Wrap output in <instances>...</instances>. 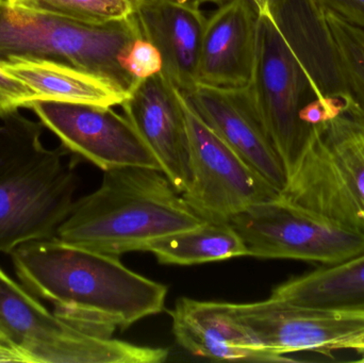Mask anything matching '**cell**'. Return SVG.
Returning <instances> with one entry per match:
<instances>
[{
    "mask_svg": "<svg viewBox=\"0 0 364 363\" xmlns=\"http://www.w3.org/2000/svg\"><path fill=\"white\" fill-rule=\"evenodd\" d=\"M19 283L48 300L53 313L80 330L110 338L166 308L168 287L129 270L119 257L36 240L10 254Z\"/></svg>",
    "mask_w": 364,
    "mask_h": 363,
    "instance_id": "6da1fadb",
    "label": "cell"
},
{
    "mask_svg": "<svg viewBox=\"0 0 364 363\" xmlns=\"http://www.w3.org/2000/svg\"><path fill=\"white\" fill-rule=\"evenodd\" d=\"M205 222L162 170L129 166L104 172L100 188L75 202L55 238L73 246L121 257L143 251L156 239Z\"/></svg>",
    "mask_w": 364,
    "mask_h": 363,
    "instance_id": "7a4b0ae2",
    "label": "cell"
},
{
    "mask_svg": "<svg viewBox=\"0 0 364 363\" xmlns=\"http://www.w3.org/2000/svg\"><path fill=\"white\" fill-rule=\"evenodd\" d=\"M42 126L18 110L0 117V254L55 238L76 202V161L44 146Z\"/></svg>",
    "mask_w": 364,
    "mask_h": 363,
    "instance_id": "3957f363",
    "label": "cell"
},
{
    "mask_svg": "<svg viewBox=\"0 0 364 363\" xmlns=\"http://www.w3.org/2000/svg\"><path fill=\"white\" fill-rule=\"evenodd\" d=\"M353 102L311 126L280 197L364 237V121Z\"/></svg>",
    "mask_w": 364,
    "mask_h": 363,
    "instance_id": "277c9868",
    "label": "cell"
},
{
    "mask_svg": "<svg viewBox=\"0 0 364 363\" xmlns=\"http://www.w3.org/2000/svg\"><path fill=\"white\" fill-rule=\"evenodd\" d=\"M139 36L134 13L123 21L87 23L14 8L0 0V63L14 59L59 62L128 94L138 81L122 67L119 59Z\"/></svg>",
    "mask_w": 364,
    "mask_h": 363,
    "instance_id": "5b68a950",
    "label": "cell"
},
{
    "mask_svg": "<svg viewBox=\"0 0 364 363\" xmlns=\"http://www.w3.org/2000/svg\"><path fill=\"white\" fill-rule=\"evenodd\" d=\"M0 332L26 363H161L168 350L96 336L46 308L0 266Z\"/></svg>",
    "mask_w": 364,
    "mask_h": 363,
    "instance_id": "8992f818",
    "label": "cell"
},
{
    "mask_svg": "<svg viewBox=\"0 0 364 363\" xmlns=\"http://www.w3.org/2000/svg\"><path fill=\"white\" fill-rule=\"evenodd\" d=\"M181 102L190 148V180L181 195L196 215L205 222L229 223L248 207L279 197L280 192L199 117L181 92Z\"/></svg>",
    "mask_w": 364,
    "mask_h": 363,
    "instance_id": "52a82bcc",
    "label": "cell"
},
{
    "mask_svg": "<svg viewBox=\"0 0 364 363\" xmlns=\"http://www.w3.org/2000/svg\"><path fill=\"white\" fill-rule=\"evenodd\" d=\"M260 259H291L331 266L364 251V237L348 232L284 198L259 202L229 221Z\"/></svg>",
    "mask_w": 364,
    "mask_h": 363,
    "instance_id": "ba28073f",
    "label": "cell"
},
{
    "mask_svg": "<svg viewBox=\"0 0 364 363\" xmlns=\"http://www.w3.org/2000/svg\"><path fill=\"white\" fill-rule=\"evenodd\" d=\"M250 91L261 123L288 174L311 129L299 119V111L306 104V94L314 93L305 70L267 12L259 13Z\"/></svg>",
    "mask_w": 364,
    "mask_h": 363,
    "instance_id": "9c48e42d",
    "label": "cell"
},
{
    "mask_svg": "<svg viewBox=\"0 0 364 363\" xmlns=\"http://www.w3.org/2000/svg\"><path fill=\"white\" fill-rule=\"evenodd\" d=\"M29 109L65 151L104 172L129 166L161 170L129 119L112 107L34 100Z\"/></svg>",
    "mask_w": 364,
    "mask_h": 363,
    "instance_id": "30bf717a",
    "label": "cell"
},
{
    "mask_svg": "<svg viewBox=\"0 0 364 363\" xmlns=\"http://www.w3.org/2000/svg\"><path fill=\"white\" fill-rule=\"evenodd\" d=\"M228 308L257 345L280 355L316 352L329 356L340 342L364 332V313L299 306L272 298L228 303Z\"/></svg>",
    "mask_w": 364,
    "mask_h": 363,
    "instance_id": "8fae6325",
    "label": "cell"
},
{
    "mask_svg": "<svg viewBox=\"0 0 364 363\" xmlns=\"http://www.w3.org/2000/svg\"><path fill=\"white\" fill-rule=\"evenodd\" d=\"M121 107L164 174L183 193L190 180V148L179 90L161 72L139 80Z\"/></svg>",
    "mask_w": 364,
    "mask_h": 363,
    "instance_id": "7c38bea8",
    "label": "cell"
},
{
    "mask_svg": "<svg viewBox=\"0 0 364 363\" xmlns=\"http://www.w3.org/2000/svg\"><path fill=\"white\" fill-rule=\"evenodd\" d=\"M181 92L199 117L233 151L276 190L282 191L286 170L261 123L250 87L218 89L196 85Z\"/></svg>",
    "mask_w": 364,
    "mask_h": 363,
    "instance_id": "4fadbf2b",
    "label": "cell"
},
{
    "mask_svg": "<svg viewBox=\"0 0 364 363\" xmlns=\"http://www.w3.org/2000/svg\"><path fill=\"white\" fill-rule=\"evenodd\" d=\"M259 11L252 0H227L205 19L196 85L250 87L256 62Z\"/></svg>",
    "mask_w": 364,
    "mask_h": 363,
    "instance_id": "5bb4252c",
    "label": "cell"
},
{
    "mask_svg": "<svg viewBox=\"0 0 364 363\" xmlns=\"http://www.w3.org/2000/svg\"><path fill=\"white\" fill-rule=\"evenodd\" d=\"M267 12L305 70L314 98H352L322 4L267 0Z\"/></svg>",
    "mask_w": 364,
    "mask_h": 363,
    "instance_id": "9a60e30c",
    "label": "cell"
},
{
    "mask_svg": "<svg viewBox=\"0 0 364 363\" xmlns=\"http://www.w3.org/2000/svg\"><path fill=\"white\" fill-rule=\"evenodd\" d=\"M177 343L192 355L225 362H288L257 345L235 321L228 303L179 298L168 311Z\"/></svg>",
    "mask_w": 364,
    "mask_h": 363,
    "instance_id": "2e32d148",
    "label": "cell"
},
{
    "mask_svg": "<svg viewBox=\"0 0 364 363\" xmlns=\"http://www.w3.org/2000/svg\"><path fill=\"white\" fill-rule=\"evenodd\" d=\"M134 17L141 36L161 53L162 72L181 90L196 85L197 65L205 17L195 2L140 0Z\"/></svg>",
    "mask_w": 364,
    "mask_h": 363,
    "instance_id": "e0dca14e",
    "label": "cell"
},
{
    "mask_svg": "<svg viewBox=\"0 0 364 363\" xmlns=\"http://www.w3.org/2000/svg\"><path fill=\"white\" fill-rule=\"evenodd\" d=\"M36 93L34 100L121 106L128 94L100 77L48 60L14 59L0 63Z\"/></svg>",
    "mask_w": 364,
    "mask_h": 363,
    "instance_id": "ac0fdd59",
    "label": "cell"
},
{
    "mask_svg": "<svg viewBox=\"0 0 364 363\" xmlns=\"http://www.w3.org/2000/svg\"><path fill=\"white\" fill-rule=\"evenodd\" d=\"M271 298L299 306L364 313V251L290 279L277 286Z\"/></svg>",
    "mask_w": 364,
    "mask_h": 363,
    "instance_id": "d6986e66",
    "label": "cell"
},
{
    "mask_svg": "<svg viewBox=\"0 0 364 363\" xmlns=\"http://www.w3.org/2000/svg\"><path fill=\"white\" fill-rule=\"evenodd\" d=\"M143 251L171 266H194L247 256V249L229 223L205 222L192 229L162 237L145 245Z\"/></svg>",
    "mask_w": 364,
    "mask_h": 363,
    "instance_id": "ffe728a7",
    "label": "cell"
},
{
    "mask_svg": "<svg viewBox=\"0 0 364 363\" xmlns=\"http://www.w3.org/2000/svg\"><path fill=\"white\" fill-rule=\"evenodd\" d=\"M11 6L58 15L87 23H107L129 18L134 13L130 0H6Z\"/></svg>",
    "mask_w": 364,
    "mask_h": 363,
    "instance_id": "44dd1931",
    "label": "cell"
},
{
    "mask_svg": "<svg viewBox=\"0 0 364 363\" xmlns=\"http://www.w3.org/2000/svg\"><path fill=\"white\" fill-rule=\"evenodd\" d=\"M326 18L339 53L346 85L354 97V107L364 121V30L350 25L331 11Z\"/></svg>",
    "mask_w": 364,
    "mask_h": 363,
    "instance_id": "7402d4cb",
    "label": "cell"
},
{
    "mask_svg": "<svg viewBox=\"0 0 364 363\" xmlns=\"http://www.w3.org/2000/svg\"><path fill=\"white\" fill-rule=\"evenodd\" d=\"M122 67L136 81L144 80L162 72L164 62L157 47L143 36L132 43L119 59Z\"/></svg>",
    "mask_w": 364,
    "mask_h": 363,
    "instance_id": "603a6c76",
    "label": "cell"
},
{
    "mask_svg": "<svg viewBox=\"0 0 364 363\" xmlns=\"http://www.w3.org/2000/svg\"><path fill=\"white\" fill-rule=\"evenodd\" d=\"M36 93L0 65V117L21 108L29 109Z\"/></svg>",
    "mask_w": 364,
    "mask_h": 363,
    "instance_id": "cb8c5ba5",
    "label": "cell"
},
{
    "mask_svg": "<svg viewBox=\"0 0 364 363\" xmlns=\"http://www.w3.org/2000/svg\"><path fill=\"white\" fill-rule=\"evenodd\" d=\"M326 10L364 30V0H318Z\"/></svg>",
    "mask_w": 364,
    "mask_h": 363,
    "instance_id": "d4e9b609",
    "label": "cell"
},
{
    "mask_svg": "<svg viewBox=\"0 0 364 363\" xmlns=\"http://www.w3.org/2000/svg\"><path fill=\"white\" fill-rule=\"evenodd\" d=\"M341 350H350V351H356L358 353H364V332L358 335V336L353 337L348 340L342 341L336 347V351H341Z\"/></svg>",
    "mask_w": 364,
    "mask_h": 363,
    "instance_id": "484cf974",
    "label": "cell"
},
{
    "mask_svg": "<svg viewBox=\"0 0 364 363\" xmlns=\"http://www.w3.org/2000/svg\"><path fill=\"white\" fill-rule=\"evenodd\" d=\"M0 352L12 356V357L16 360V362H25L21 354L15 351L14 347H12V345L9 342L8 339H6L1 332H0Z\"/></svg>",
    "mask_w": 364,
    "mask_h": 363,
    "instance_id": "4316f807",
    "label": "cell"
},
{
    "mask_svg": "<svg viewBox=\"0 0 364 363\" xmlns=\"http://www.w3.org/2000/svg\"><path fill=\"white\" fill-rule=\"evenodd\" d=\"M252 1L258 9L259 13L267 12V0H252Z\"/></svg>",
    "mask_w": 364,
    "mask_h": 363,
    "instance_id": "83f0119b",
    "label": "cell"
},
{
    "mask_svg": "<svg viewBox=\"0 0 364 363\" xmlns=\"http://www.w3.org/2000/svg\"><path fill=\"white\" fill-rule=\"evenodd\" d=\"M0 362H16V360H15L12 356L8 355V354L1 353V352H0Z\"/></svg>",
    "mask_w": 364,
    "mask_h": 363,
    "instance_id": "f1b7e54d",
    "label": "cell"
},
{
    "mask_svg": "<svg viewBox=\"0 0 364 363\" xmlns=\"http://www.w3.org/2000/svg\"><path fill=\"white\" fill-rule=\"evenodd\" d=\"M191 1L195 2V4L201 6V4H205V2H212V4H223V2L227 1V0H191Z\"/></svg>",
    "mask_w": 364,
    "mask_h": 363,
    "instance_id": "f546056e",
    "label": "cell"
},
{
    "mask_svg": "<svg viewBox=\"0 0 364 363\" xmlns=\"http://www.w3.org/2000/svg\"><path fill=\"white\" fill-rule=\"evenodd\" d=\"M130 1H132V4H134V6H136V4H138V2L140 1V0H130Z\"/></svg>",
    "mask_w": 364,
    "mask_h": 363,
    "instance_id": "4dcf8cb0",
    "label": "cell"
},
{
    "mask_svg": "<svg viewBox=\"0 0 364 363\" xmlns=\"http://www.w3.org/2000/svg\"><path fill=\"white\" fill-rule=\"evenodd\" d=\"M361 355H363V357H361L360 359H359V362H364V353L361 354Z\"/></svg>",
    "mask_w": 364,
    "mask_h": 363,
    "instance_id": "1f68e13d",
    "label": "cell"
},
{
    "mask_svg": "<svg viewBox=\"0 0 364 363\" xmlns=\"http://www.w3.org/2000/svg\"><path fill=\"white\" fill-rule=\"evenodd\" d=\"M176 1H179V2H186V1H188V0H176Z\"/></svg>",
    "mask_w": 364,
    "mask_h": 363,
    "instance_id": "d6a6232c",
    "label": "cell"
}]
</instances>
